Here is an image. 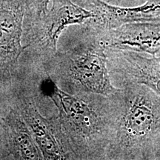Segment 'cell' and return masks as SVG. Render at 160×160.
Listing matches in <instances>:
<instances>
[{
    "mask_svg": "<svg viewBox=\"0 0 160 160\" xmlns=\"http://www.w3.org/2000/svg\"><path fill=\"white\" fill-rule=\"evenodd\" d=\"M112 95L114 137L108 159H160V97L145 85L125 83Z\"/></svg>",
    "mask_w": 160,
    "mask_h": 160,
    "instance_id": "1",
    "label": "cell"
},
{
    "mask_svg": "<svg viewBox=\"0 0 160 160\" xmlns=\"http://www.w3.org/2000/svg\"><path fill=\"white\" fill-rule=\"evenodd\" d=\"M42 92L53 102L64 135L76 159H107L114 137V105L111 95L95 104L83 93L71 94L50 77L41 84Z\"/></svg>",
    "mask_w": 160,
    "mask_h": 160,
    "instance_id": "2",
    "label": "cell"
},
{
    "mask_svg": "<svg viewBox=\"0 0 160 160\" xmlns=\"http://www.w3.org/2000/svg\"><path fill=\"white\" fill-rule=\"evenodd\" d=\"M85 41L57 53L58 70L65 84L78 93L108 97L119 91L111 82L106 46L93 29L85 25Z\"/></svg>",
    "mask_w": 160,
    "mask_h": 160,
    "instance_id": "3",
    "label": "cell"
},
{
    "mask_svg": "<svg viewBox=\"0 0 160 160\" xmlns=\"http://www.w3.org/2000/svg\"><path fill=\"white\" fill-rule=\"evenodd\" d=\"M51 1V9L44 17L23 27V37L28 38L29 45L37 44L43 49L56 53L58 39L66 28L83 25L95 15L72 0Z\"/></svg>",
    "mask_w": 160,
    "mask_h": 160,
    "instance_id": "4",
    "label": "cell"
},
{
    "mask_svg": "<svg viewBox=\"0 0 160 160\" xmlns=\"http://www.w3.org/2000/svg\"><path fill=\"white\" fill-rule=\"evenodd\" d=\"M25 0H0V80L8 79L17 70L23 46Z\"/></svg>",
    "mask_w": 160,
    "mask_h": 160,
    "instance_id": "5",
    "label": "cell"
},
{
    "mask_svg": "<svg viewBox=\"0 0 160 160\" xmlns=\"http://www.w3.org/2000/svg\"><path fill=\"white\" fill-rule=\"evenodd\" d=\"M111 79L120 84L145 85L160 97V53L151 56L122 50H106Z\"/></svg>",
    "mask_w": 160,
    "mask_h": 160,
    "instance_id": "6",
    "label": "cell"
},
{
    "mask_svg": "<svg viewBox=\"0 0 160 160\" xmlns=\"http://www.w3.org/2000/svg\"><path fill=\"white\" fill-rule=\"evenodd\" d=\"M81 6L95 15L83 25L97 30L113 29L129 23L160 22V0H147L134 6H117L101 0H90Z\"/></svg>",
    "mask_w": 160,
    "mask_h": 160,
    "instance_id": "7",
    "label": "cell"
},
{
    "mask_svg": "<svg viewBox=\"0 0 160 160\" xmlns=\"http://www.w3.org/2000/svg\"><path fill=\"white\" fill-rule=\"evenodd\" d=\"M21 108L20 114L28 125L43 159H76L58 117H44L32 102H25Z\"/></svg>",
    "mask_w": 160,
    "mask_h": 160,
    "instance_id": "8",
    "label": "cell"
},
{
    "mask_svg": "<svg viewBox=\"0 0 160 160\" xmlns=\"http://www.w3.org/2000/svg\"><path fill=\"white\" fill-rule=\"evenodd\" d=\"M91 28L97 32L107 48L150 56L160 53V22L129 23L105 31Z\"/></svg>",
    "mask_w": 160,
    "mask_h": 160,
    "instance_id": "9",
    "label": "cell"
},
{
    "mask_svg": "<svg viewBox=\"0 0 160 160\" xmlns=\"http://www.w3.org/2000/svg\"><path fill=\"white\" fill-rule=\"evenodd\" d=\"M0 124L12 157L18 159H43L31 130L19 112L11 109Z\"/></svg>",
    "mask_w": 160,
    "mask_h": 160,
    "instance_id": "10",
    "label": "cell"
},
{
    "mask_svg": "<svg viewBox=\"0 0 160 160\" xmlns=\"http://www.w3.org/2000/svg\"><path fill=\"white\" fill-rule=\"evenodd\" d=\"M51 0H25V13L23 27L31 25L44 17L48 11Z\"/></svg>",
    "mask_w": 160,
    "mask_h": 160,
    "instance_id": "11",
    "label": "cell"
},
{
    "mask_svg": "<svg viewBox=\"0 0 160 160\" xmlns=\"http://www.w3.org/2000/svg\"><path fill=\"white\" fill-rule=\"evenodd\" d=\"M72 1H77L76 2L78 5H82L86 2L90 0H72ZM104 2L110 4V5H117V6H134L140 4L145 2L147 0H101Z\"/></svg>",
    "mask_w": 160,
    "mask_h": 160,
    "instance_id": "12",
    "label": "cell"
}]
</instances>
